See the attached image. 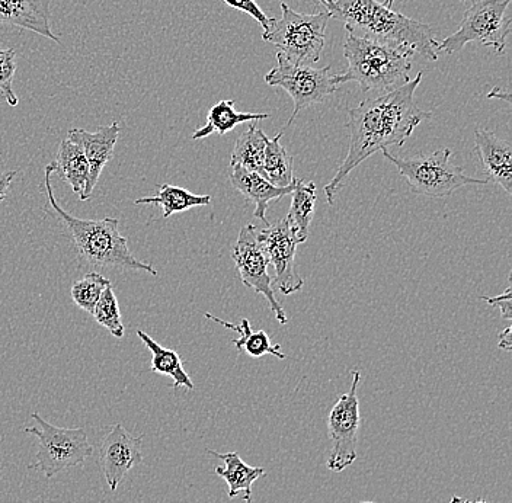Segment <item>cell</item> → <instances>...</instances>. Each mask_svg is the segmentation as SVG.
I'll list each match as a JSON object with an SVG mask.
<instances>
[{
	"label": "cell",
	"instance_id": "cell-1",
	"mask_svg": "<svg viewBox=\"0 0 512 503\" xmlns=\"http://www.w3.org/2000/svg\"><path fill=\"white\" fill-rule=\"evenodd\" d=\"M424 73L409 80L400 88L366 99L357 108L348 111L350 149L334 178L325 185L326 201L334 205L335 198L345 185L350 173L374 153L390 146H405L415 128L422 121L431 120V112L419 110L415 92Z\"/></svg>",
	"mask_w": 512,
	"mask_h": 503
},
{
	"label": "cell",
	"instance_id": "cell-2",
	"mask_svg": "<svg viewBox=\"0 0 512 503\" xmlns=\"http://www.w3.org/2000/svg\"><path fill=\"white\" fill-rule=\"evenodd\" d=\"M334 18L344 21L348 34L402 47L437 62L438 41L430 25L399 14L376 0H334Z\"/></svg>",
	"mask_w": 512,
	"mask_h": 503
},
{
	"label": "cell",
	"instance_id": "cell-3",
	"mask_svg": "<svg viewBox=\"0 0 512 503\" xmlns=\"http://www.w3.org/2000/svg\"><path fill=\"white\" fill-rule=\"evenodd\" d=\"M53 163L44 169V188H46L48 208L54 216L62 221L64 229L69 233L79 258L86 265L94 268L130 269V271L146 272L156 277L158 271L146 262L139 261L128 249L127 237L121 236L118 226L120 220L105 217L101 220H83L70 216L57 203L51 187Z\"/></svg>",
	"mask_w": 512,
	"mask_h": 503
},
{
	"label": "cell",
	"instance_id": "cell-4",
	"mask_svg": "<svg viewBox=\"0 0 512 503\" xmlns=\"http://www.w3.org/2000/svg\"><path fill=\"white\" fill-rule=\"evenodd\" d=\"M347 72L334 76L335 85L357 82L363 92H389L408 83L411 78L412 51L377 43L348 34L344 44Z\"/></svg>",
	"mask_w": 512,
	"mask_h": 503
},
{
	"label": "cell",
	"instance_id": "cell-5",
	"mask_svg": "<svg viewBox=\"0 0 512 503\" xmlns=\"http://www.w3.org/2000/svg\"><path fill=\"white\" fill-rule=\"evenodd\" d=\"M331 18L329 12L299 14L281 2V18H272L262 40L277 47L278 53L288 62L313 66L322 56L326 28Z\"/></svg>",
	"mask_w": 512,
	"mask_h": 503
},
{
	"label": "cell",
	"instance_id": "cell-6",
	"mask_svg": "<svg viewBox=\"0 0 512 503\" xmlns=\"http://www.w3.org/2000/svg\"><path fill=\"white\" fill-rule=\"evenodd\" d=\"M383 158L398 168L406 179L412 192L428 198H443L453 194L466 185H486L488 179H476L467 176L462 166L451 162L453 152L450 149H438L430 155L400 158L389 150H382Z\"/></svg>",
	"mask_w": 512,
	"mask_h": 503
},
{
	"label": "cell",
	"instance_id": "cell-7",
	"mask_svg": "<svg viewBox=\"0 0 512 503\" xmlns=\"http://www.w3.org/2000/svg\"><path fill=\"white\" fill-rule=\"evenodd\" d=\"M512 0H475L464 12L459 30L438 43V51L457 54L466 44L478 43L495 48L496 54L502 56L507 48L511 34Z\"/></svg>",
	"mask_w": 512,
	"mask_h": 503
},
{
	"label": "cell",
	"instance_id": "cell-8",
	"mask_svg": "<svg viewBox=\"0 0 512 503\" xmlns=\"http://www.w3.org/2000/svg\"><path fill=\"white\" fill-rule=\"evenodd\" d=\"M31 419L34 425L27 426L25 432L38 438V451L35 463L28 469L40 470L47 479H51L63 470L79 466L94 454L85 429L48 424L37 412L32 413Z\"/></svg>",
	"mask_w": 512,
	"mask_h": 503
},
{
	"label": "cell",
	"instance_id": "cell-9",
	"mask_svg": "<svg viewBox=\"0 0 512 503\" xmlns=\"http://www.w3.org/2000/svg\"><path fill=\"white\" fill-rule=\"evenodd\" d=\"M277 62V66L265 75V82L284 89L293 99L294 110L286 127L296 121L300 112L328 101L338 89L331 75V66L316 69L315 66L290 63L280 53H277Z\"/></svg>",
	"mask_w": 512,
	"mask_h": 503
},
{
	"label": "cell",
	"instance_id": "cell-10",
	"mask_svg": "<svg viewBox=\"0 0 512 503\" xmlns=\"http://www.w3.org/2000/svg\"><path fill=\"white\" fill-rule=\"evenodd\" d=\"M360 380V371L355 370L350 392L342 394L329 412L328 432L332 451L328 469L331 472H344L357 460L358 431L361 426L360 400L357 396Z\"/></svg>",
	"mask_w": 512,
	"mask_h": 503
},
{
	"label": "cell",
	"instance_id": "cell-11",
	"mask_svg": "<svg viewBox=\"0 0 512 503\" xmlns=\"http://www.w3.org/2000/svg\"><path fill=\"white\" fill-rule=\"evenodd\" d=\"M232 259L238 269L240 281L246 287L252 288L256 294H261L270 303L275 319L281 325H287L288 317L283 306L275 299L272 278L268 274L267 253L258 237V227L248 224L240 230L236 245L232 249Z\"/></svg>",
	"mask_w": 512,
	"mask_h": 503
},
{
	"label": "cell",
	"instance_id": "cell-12",
	"mask_svg": "<svg viewBox=\"0 0 512 503\" xmlns=\"http://www.w3.org/2000/svg\"><path fill=\"white\" fill-rule=\"evenodd\" d=\"M258 237L267 253L268 261L274 267L272 284L284 296H291L302 290L304 280L296 268L297 246L303 243L297 236L293 224L286 219L268 224L267 229H258Z\"/></svg>",
	"mask_w": 512,
	"mask_h": 503
},
{
	"label": "cell",
	"instance_id": "cell-13",
	"mask_svg": "<svg viewBox=\"0 0 512 503\" xmlns=\"http://www.w3.org/2000/svg\"><path fill=\"white\" fill-rule=\"evenodd\" d=\"M144 435L133 437L123 425L112 426L105 435L99 451V466L112 492L118 489L124 477L143 461Z\"/></svg>",
	"mask_w": 512,
	"mask_h": 503
},
{
	"label": "cell",
	"instance_id": "cell-14",
	"mask_svg": "<svg viewBox=\"0 0 512 503\" xmlns=\"http://www.w3.org/2000/svg\"><path fill=\"white\" fill-rule=\"evenodd\" d=\"M120 133L121 127L118 123L101 127L96 133H89L82 128H73L67 133L70 140L82 147L89 165V182L80 200L86 201L91 198L92 191L98 184L99 176L114 155L115 144H117Z\"/></svg>",
	"mask_w": 512,
	"mask_h": 503
},
{
	"label": "cell",
	"instance_id": "cell-15",
	"mask_svg": "<svg viewBox=\"0 0 512 503\" xmlns=\"http://www.w3.org/2000/svg\"><path fill=\"white\" fill-rule=\"evenodd\" d=\"M475 149L480 165L488 181L495 182L512 194V146L507 140L499 139L494 131L479 128L475 133Z\"/></svg>",
	"mask_w": 512,
	"mask_h": 503
},
{
	"label": "cell",
	"instance_id": "cell-16",
	"mask_svg": "<svg viewBox=\"0 0 512 503\" xmlns=\"http://www.w3.org/2000/svg\"><path fill=\"white\" fill-rule=\"evenodd\" d=\"M229 181L233 188L238 189L243 197L255 205L256 219L264 221L268 226V204L290 195L296 188L297 178L290 187L280 188L272 185L261 173L248 171L240 165H229Z\"/></svg>",
	"mask_w": 512,
	"mask_h": 503
},
{
	"label": "cell",
	"instance_id": "cell-17",
	"mask_svg": "<svg viewBox=\"0 0 512 503\" xmlns=\"http://www.w3.org/2000/svg\"><path fill=\"white\" fill-rule=\"evenodd\" d=\"M51 0H0V24L14 25L59 43L51 30Z\"/></svg>",
	"mask_w": 512,
	"mask_h": 503
},
{
	"label": "cell",
	"instance_id": "cell-18",
	"mask_svg": "<svg viewBox=\"0 0 512 503\" xmlns=\"http://www.w3.org/2000/svg\"><path fill=\"white\" fill-rule=\"evenodd\" d=\"M207 453L224 461V467H216V474L229 486V498L235 499L242 495L243 501L251 503L252 486L259 477L264 476L265 470L261 467L249 466L235 451L220 454L207 450Z\"/></svg>",
	"mask_w": 512,
	"mask_h": 503
},
{
	"label": "cell",
	"instance_id": "cell-19",
	"mask_svg": "<svg viewBox=\"0 0 512 503\" xmlns=\"http://www.w3.org/2000/svg\"><path fill=\"white\" fill-rule=\"evenodd\" d=\"M270 114H261V112H239L235 108V101L224 99V101L217 102L214 107L210 108L207 114L206 126L198 128L192 139L201 140L211 136L213 133L224 134L229 131L235 130L240 124L254 123V121L267 120Z\"/></svg>",
	"mask_w": 512,
	"mask_h": 503
},
{
	"label": "cell",
	"instance_id": "cell-20",
	"mask_svg": "<svg viewBox=\"0 0 512 503\" xmlns=\"http://www.w3.org/2000/svg\"><path fill=\"white\" fill-rule=\"evenodd\" d=\"M53 166L54 172L72 187L79 198H82L89 182V165L82 147L67 137L60 143Z\"/></svg>",
	"mask_w": 512,
	"mask_h": 503
},
{
	"label": "cell",
	"instance_id": "cell-21",
	"mask_svg": "<svg viewBox=\"0 0 512 503\" xmlns=\"http://www.w3.org/2000/svg\"><path fill=\"white\" fill-rule=\"evenodd\" d=\"M204 316L207 319L213 320V322L219 323L224 328L230 329V331L238 332L239 338L232 341V344L235 345L238 351H245L249 357L261 358L264 355L271 354L274 357L280 358V360H286V354L281 351L280 345L272 344L267 332L252 331L251 322L248 319H242L239 325H233V323L226 322V320L211 315V313H206Z\"/></svg>",
	"mask_w": 512,
	"mask_h": 503
},
{
	"label": "cell",
	"instance_id": "cell-22",
	"mask_svg": "<svg viewBox=\"0 0 512 503\" xmlns=\"http://www.w3.org/2000/svg\"><path fill=\"white\" fill-rule=\"evenodd\" d=\"M210 203V195L192 194L185 188L169 184L160 185L155 197L139 198L134 201L136 205H158L163 210V219H169L174 214L184 213L191 208L206 207Z\"/></svg>",
	"mask_w": 512,
	"mask_h": 503
},
{
	"label": "cell",
	"instance_id": "cell-23",
	"mask_svg": "<svg viewBox=\"0 0 512 503\" xmlns=\"http://www.w3.org/2000/svg\"><path fill=\"white\" fill-rule=\"evenodd\" d=\"M137 336L142 339L146 348L152 352L153 373L160 374V376L171 377L172 380H174V389L184 387L188 392L194 390V383H192L191 377L188 376L187 371L184 370V364H182L178 352L163 348L155 339L150 338V336L143 331L137 332Z\"/></svg>",
	"mask_w": 512,
	"mask_h": 503
},
{
	"label": "cell",
	"instance_id": "cell-24",
	"mask_svg": "<svg viewBox=\"0 0 512 503\" xmlns=\"http://www.w3.org/2000/svg\"><path fill=\"white\" fill-rule=\"evenodd\" d=\"M248 124V130L243 131L236 140L230 165H240L248 171L262 175L268 136L261 128H256L252 123Z\"/></svg>",
	"mask_w": 512,
	"mask_h": 503
},
{
	"label": "cell",
	"instance_id": "cell-25",
	"mask_svg": "<svg viewBox=\"0 0 512 503\" xmlns=\"http://www.w3.org/2000/svg\"><path fill=\"white\" fill-rule=\"evenodd\" d=\"M291 195H293V200H291L287 220L293 224L297 236L304 243L307 240V236H309L310 224H312L316 201H318L315 182L297 179L296 188L291 192Z\"/></svg>",
	"mask_w": 512,
	"mask_h": 503
},
{
	"label": "cell",
	"instance_id": "cell-26",
	"mask_svg": "<svg viewBox=\"0 0 512 503\" xmlns=\"http://www.w3.org/2000/svg\"><path fill=\"white\" fill-rule=\"evenodd\" d=\"M281 137H283V131H280L274 139L267 140L262 176H265L275 187L286 188L290 187L296 178L293 175V158L281 146Z\"/></svg>",
	"mask_w": 512,
	"mask_h": 503
},
{
	"label": "cell",
	"instance_id": "cell-27",
	"mask_svg": "<svg viewBox=\"0 0 512 503\" xmlns=\"http://www.w3.org/2000/svg\"><path fill=\"white\" fill-rule=\"evenodd\" d=\"M111 281L98 272H89L82 280L73 284L72 300L76 306L88 313H94V309L98 300L101 299L105 288L110 287Z\"/></svg>",
	"mask_w": 512,
	"mask_h": 503
},
{
	"label": "cell",
	"instance_id": "cell-28",
	"mask_svg": "<svg viewBox=\"0 0 512 503\" xmlns=\"http://www.w3.org/2000/svg\"><path fill=\"white\" fill-rule=\"evenodd\" d=\"M92 316L112 336L118 339L123 338L126 328H124L123 320H121L120 306H118V300L115 297L114 290H112V285L105 288L101 299L96 303Z\"/></svg>",
	"mask_w": 512,
	"mask_h": 503
},
{
	"label": "cell",
	"instance_id": "cell-29",
	"mask_svg": "<svg viewBox=\"0 0 512 503\" xmlns=\"http://www.w3.org/2000/svg\"><path fill=\"white\" fill-rule=\"evenodd\" d=\"M16 53L12 48H0V91L11 107L18 105V96L12 89L16 72Z\"/></svg>",
	"mask_w": 512,
	"mask_h": 503
},
{
	"label": "cell",
	"instance_id": "cell-30",
	"mask_svg": "<svg viewBox=\"0 0 512 503\" xmlns=\"http://www.w3.org/2000/svg\"><path fill=\"white\" fill-rule=\"evenodd\" d=\"M224 3L230 6V8L236 9V11L245 12V14L251 15L252 18L261 25L262 30L268 31L270 28L272 18H268L264 14L258 3L255 0H223Z\"/></svg>",
	"mask_w": 512,
	"mask_h": 503
},
{
	"label": "cell",
	"instance_id": "cell-31",
	"mask_svg": "<svg viewBox=\"0 0 512 503\" xmlns=\"http://www.w3.org/2000/svg\"><path fill=\"white\" fill-rule=\"evenodd\" d=\"M483 301L491 304V306L496 307V309H501V315L505 320L511 322L512 320V296H511V287L505 288L504 293L501 296L496 297H482Z\"/></svg>",
	"mask_w": 512,
	"mask_h": 503
},
{
	"label": "cell",
	"instance_id": "cell-32",
	"mask_svg": "<svg viewBox=\"0 0 512 503\" xmlns=\"http://www.w3.org/2000/svg\"><path fill=\"white\" fill-rule=\"evenodd\" d=\"M16 175H18L16 171L0 172V204L8 198L9 189Z\"/></svg>",
	"mask_w": 512,
	"mask_h": 503
},
{
	"label": "cell",
	"instance_id": "cell-33",
	"mask_svg": "<svg viewBox=\"0 0 512 503\" xmlns=\"http://www.w3.org/2000/svg\"><path fill=\"white\" fill-rule=\"evenodd\" d=\"M511 326H507L498 336V346L504 351H511L512 339H511Z\"/></svg>",
	"mask_w": 512,
	"mask_h": 503
},
{
	"label": "cell",
	"instance_id": "cell-34",
	"mask_svg": "<svg viewBox=\"0 0 512 503\" xmlns=\"http://www.w3.org/2000/svg\"><path fill=\"white\" fill-rule=\"evenodd\" d=\"M316 2L322 3V5H325L326 8H328L329 14H331L332 18H334V14H335L334 0H316Z\"/></svg>",
	"mask_w": 512,
	"mask_h": 503
},
{
	"label": "cell",
	"instance_id": "cell-35",
	"mask_svg": "<svg viewBox=\"0 0 512 503\" xmlns=\"http://www.w3.org/2000/svg\"><path fill=\"white\" fill-rule=\"evenodd\" d=\"M494 96H498V98H504L505 101L511 102L510 94H508L507 91L501 92V94H499V89H495V91L492 92V94L488 95V98H494Z\"/></svg>",
	"mask_w": 512,
	"mask_h": 503
},
{
	"label": "cell",
	"instance_id": "cell-36",
	"mask_svg": "<svg viewBox=\"0 0 512 503\" xmlns=\"http://www.w3.org/2000/svg\"><path fill=\"white\" fill-rule=\"evenodd\" d=\"M450 503H488V502H486L485 499H480V501L472 502V501H467V499L460 498V496H453V498H451Z\"/></svg>",
	"mask_w": 512,
	"mask_h": 503
},
{
	"label": "cell",
	"instance_id": "cell-37",
	"mask_svg": "<svg viewBox=\"0 0 512 503\" xmlns=\"http://www.w3.org/2000/svg\"><path fill=\"white\" fill-rule=\"evenodd\" d=\"M376 2L382 3V5L387 6V8H392L395 0H376Z\"/></svg>",
	"mask_w": 512,
	"mask_h": 503
},
{
	"label": "cell",
	"instance_id": "cell-38",
	"mask_svg": "<svg viewBox=\"0 0 512 503\" xmlns=\"http://www.w3.org/2000/svg\"><path fill=\"white\" fill-rule=\"evenodd\" d=\"M3 102H6V98H5V95H3V92L0 91V105H2Z\"/></svg>",
	"mask_w": 512,
	"mask_h": 503
},
{
	"label": "cell",
	"instance_id": "cell-39",
	"mask_svg": "<svg viewBox=\"0 0 512 503\" xmlns=\"http://www.w3.org/2000/svg\"><path fill=\"white\" fill-rule=\"evenodd\" d=\"M360 503H376V502H368V501H367V502H360Z\"/></svg>",
	"mask_w": 512,
	"mask_h": 503
}]
</instances>
